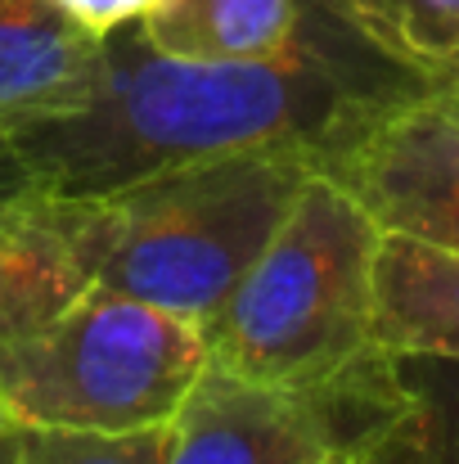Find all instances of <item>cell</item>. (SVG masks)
<instances>
[{
    "label": "cell",
    "mask_w": 459,
    "mask_h": 464,
    "mask_svg": "<svg viewBox=\"0 0 459 464\" xmlns=\"http://www.w3.org/2000/svg\"><path fill=\"white\" fill-rule=\"evenodd\" d=\"M419 91L428 86L365 50L315 5L302 45L275 63L176 59L127 23L104 36L91 104L0 136V167L9 185L100 198L253 150H311L324 162L356 127Z\"/></svg>",
    "instance_id": "cell-1"
},
{
    "label": "cell",
    "mask_w": 459,
    "mask_h": 464,
    "mask_svg": "<svg viewBox=\"0 0 459 464\" xmlns=\"http://www.w3.org/2000/svg\"><path fill=\"white\" fill-rule=\"evenodd\" d=\"M311 171H320L311 150H253L100 194L95 289L140 298L207 334Z\"/></svg>",
    "instance_id": "cell-2"
},
{
    "label": "cell",
    "mask_w": 459,
    "mask_h": 464,
    "mask_svg": "<svg viewBox=\"0 0 459 464\" xmlns=\"http://www.w3.org/2000/svg\"><path fill=\"white\" fill-rule=\"evenodd\" d=\"M383 226L324 167L311 171L289 217L207 329V365L253 383L338 379L374 343V262Z\"/></svg>",
    "instance_id": "cell-3"
},
{
    "label": "cell",
    "mask_w": 459,
    "mask_h": 464,
    "mask_svg": "<svg viewBox=\"0 0 459 464\" xmlns=\"http://www.w3.org/2000/svg\"><path fill=\"white\" fill-rule=\"evenodd\" d=\"M207 334L113 289L0 343V415L14 429L140 433L171 424L207 370Z\"/></svg>",
    "instance_id": "cell-4"
},
{
    "label": "cell",
    "mask_w": 459,
    "mask_h": 464,
    "mask_svg": "<svg viewBox=\"0 0 459 464\" xmlns=\"http://www.w3.org/2000/svg\"><path fill=\"white\" fill-rule=\"evenodd\" d=\"M419 438V406L397 356L320 383H253L203 370L162 464H378Z\"/></svg>",
    "instance_id": "cell-5"
},
{
    "label": "cell",
    "mask_w": 459,
    "mask_h": 464,
    "mask_svg": "<svg viewBox=\"0 0 459 464\" xmlns=\"http://www.w3.org/2000/svg\"><path fill=\"white\" fill-rule=\"evenodd\" d=\"M347 185L383 235H406L459 253V95L419 91L320 162Z\"/></svg>",
    "instance_id": "cell-6"
},
{
    "label": "cell",
    "mask_w": 459,
    "mask_h": 464,
    "mask_svg": "<svg viewBox=\"0 0 459 464\" xmlns=\"http://www.w3.org/2000/svg\"><path fill=\"white\" fill-rule=\"evenodd\" d=\"M100 203L41 185L0 189V343L95 289Z\"/></svg>",
    "instance_id": "cell-7"
},
{
    "label": "cell",
    "mask_w": 459,
    "mask_h": 464,
    "mask_svg": "<svg viewBox=\"0 0 459 464\" xmlns=\"http://www.w3.org/2000/svg\"><path fill=\"white\" fill-rule=\"evenodd\" d=\"M100 68L104 36L59 0H0V136L81 113Z\"/></svg>",
    "instance_id": "cell-8"
},
{
    "label": "cell",
    "mask_w": 459,
    "mask_h": 464,
    "mask_svg": "<svg viewBox=\"0 0 459 464\" xmlns=\"http://www.w3.org/2000/svg\"><path fill=\"white\" fill-rule=\"evenodd\" d=\"M374 343L387 356L459 361V253L383 235L374 262Z\"/></svg>",
    "instance_id": "cell-9"
},
{
    "label": "cell",
    "mask_w": 459,
    "mask_h": 464,
    "mask_svg": "<svg viewBox=\"0 0 459 464\" xmlns=\"http://www.w3.org/2000/svg\"><path fill=\"white\" fill-rule=\"evenodd\" d=\"M153 50L198 63H275L302 45L306 0H153L136 18Z\"/></svg>",
    "instance_id": "cell-10"
},
{
    "label": "cell",
    "mask_w": 459,
    "mask_h": 464,
    "mask_svg": "<svg viewBox=\"0 0 459 464\" xmlns=\"http://www.w3.org/2000/svg\"><path fill=\"white\" fill-rule=\"evenodd\" d=\"M365 50L428 91L459 95V0H311Z\"/></svg>",
    "instance_id": "cell-11"
},
{
    "label": "cell",
    "mask_w": 459,
    "mask_h": 464,
    "mask_svg": "<svg viewBox=\"0 0 459 464\" xmlns=\"http://www.w3.org/2000/svg\"><path fill=\"white\" fill-rule=\"evenodd\" d=\"M18 464H162L171 424L140 433H63V429H14Z\"/></svg>",
    "instance_id": "cell-12"
},
{
    "label": "cell",
    "mask_w": 459,
    "mask_h": 464,
    "mask_svg": "<svg viewBox=\"0 0 459 464\" xmlns=\"http://www.w3.org/2000/svg\"><path fill=\"white\" fill-rule=\"evenodd\" d=\"M397 370L419 406V429L433 464H459V361L397 356Z\"/></svg>",
    "instance_id": "cell-13"
},
{
    "label": "cell",
    "mask_w": 459,
    "mask_h": 464,
    "mask_svg": "<svg viewBox=\"0 0 459 464\" xmlns=\"http://www.w3.org/2000/svg\"><path fill=\"white\" fill-rule=\"evenodd\" d=\"M59 5H63L72 18H81L91 32L109 36V32H118V27L136 23L153 0H59Z\"/></svg>",
    "instance_id": "cell-14"
},
{
    "label": "cell",
    "mask_w": 459,
    "mask_h": 464,
    "mask_svg": "<svg viewBox=\"0 0 459 464\" xmlns=\"http://www.w3.org/2000/svg\"><path fill=\"white\" fill-rule=\"evenodd\" d=\"M378 464H433V456H428V442H424V429H419V438L406 447V451H397V456H387V460Z\"/></svg>",
    "instance_id": "cell-15"
},
{
    "label": "cell",
    "mask_w": 459,
    "mask_h": 464,
    "mask_svg": "<svg viewBox=\"0 0 459 464\" xmlns=\"http://www.w3.org/2000/svg\"><path fill=\"white\" fill-rule=\"evenodd\" d=\"M0 464H18V438H14V424L0 433Z\"/></svg>",
    "instance_id": "cell-16"
},
{
    "label": "cell",
    "mask_w": 459,
    "mask_h": 464,
    "mask_svg": "<svg viewBox=\"0 0 459 464\" xmlns=\"http://www.w3.org/2000/svg\"><path fill=\"white\" fill-rule=\"evenodd\" d=\"M5 429H9V420H5V415H0V433H5Z\"/></svg>",
    "instance_id": "cell-17"
}]
</instances>
